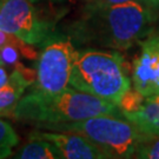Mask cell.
I'll list each match as a JSON object with an SVG mask.
<instances>
[{
    "label": "cell",
    "mask_w": 159,
    "mask_h": 159,
    "mask_svg": "<svg viewBox=\"0 0 159 159\" xmlns=\"http://www.w3.org/2000/svg\"><path fill=\"white\" fill-rule=\"evenodd\" d=\"M152 24L151 11L138 0L111 6L85 5L68 25L67 34L79 45L125 51L151 32Z\"/></svg>",
    "instance_id": "6da1fadb"
},
{
    "label": "cell",
    "mask_w": 159,
    "mask_h": 159,
    "mask_svg": "<svg viewBox=\"0 0 159 159\" xmlns=\"http://www.w3.org/2000/svg\"><path fill=\"white\" fill-rule=\"evenodd\" d=\"M100 114L123 116L113 102L91 96L68 86L58 93L31 91L24 94L14 108L13 117L35 126H48L91 118Z\"/></svg>",
    "instance_id": "7a4b0ae2"
},
{
    "label": "cell",
    "mask_w": 159,
    "mask_h": 159,
    "mask_svg": "<svg viewBox=\"0 0 159 159\" xmlns=\"http://www.w3.org/2000/svg\"><path fill=\"white\" fill-rule=\"evenodd\" d=\"M70 86L118 106L123 96L131 89V79L124 58L118 52L87 48L78 52Z\"/></svg>",
    "instance_id": "3957f363"
},
{
    "label": "cell",
    "mask_w": 159,
    "mask_h": 159,
    "mask_svg": "<svg viewBox=\"0 0 159 159\" xmlns=\"http://www.w3.org/2000/svg\"><path fill=\"white\" fill-rule=\"evenodd\" d=\"M123 116L100 114L86 119L48 126L46 130L74 132L87 137L100 148L107 159L134 157L143 133Z\"/></svg>",
    "instance_id": "277c9868"
},
{
    "label": "cell",
    "mask_w": 159,
    "mask_h": 159,
    "mask_svg": "<svg viewBox=\"0 0 159 159\" xmlns=\"http://www.w3.org/2000/svg\"><path fill=\"white\" fill-rule=\"evenodd\" d=\"M78 52L70 38L51 35L38 54L31 90L53 94L67 89Z\"/></svg>",
    "instance_id": "5b68a950"
},
{
    "label": "cell",
    "mask_w": 159,
    "mask_h": 159,
    "mask_svg": "<svg viewBox=\"0 0 159 159\" xmlns=\"http://www.w3.org/2000/svg\"><path fill=\"white\" fill-rule=\"evenodd\" d=\"M33 4L30 0H0V30L35 46L51 37L52 27Z\"/></svg>",
    "instance_id": "8992f818"
},
{
    "label": "cell",
    "mask_w": 159,
    "mask_h": 159,
    "mask_svg": "<svg viewBox=\"0 0 159 159\" xmlns=\"http://www.w3.org/2000/svg\"><path fill=\"white\" fill-rule=\"evenodd\" d=\"M133 86L143 96L159 93V34H152L140 43V50L132 67Z\"/></svg>",
    "instance_id": "52a82bcc"
},
{
    "label": "cell",
    "mask_w": 159,
    "mask_h": 159,
    "mask_svg": "<svg viewBox=\"0 0 159 159\" xmlns=\"http://www.w3.org/2000/svg\"><path fill=\"white\" fill-rule=\"evenodd\" d=\"M30 136L52 143L64 159H107V156L87 137L74 132L34 131Z\"/></svg>",
    "instance_id": "ba28073f"
},
{
    "label": "cell",
    "mask_w": 159,
    "mask_h": 159,
    "mask_svg": "<svg viewBox=\"0 0 159 159\" xmlns=\"http://www.w3.org/2000/svg\"><path fill=\"white\" fill-rule=\"evenodd\" d=\"M32 84L33 81L30 80L19 68H13L8 81L0 87V117L13 116L18 102Z\"/></svg>",
    "instance_id": "9c48e42d"
},
{
    "label": "cell",
    "mask_w": 159,
    "mask_h": 159,
    "mask_svg": "<svg viewBox=\"0 0 159 159\" xmlns=\"http://www.w3.org/2000/svg\"><path fill=\"white\" fill-rule=\"evenodd\" d=\"M143 134L159 133V93L145 97L142 105L133 112L123 113Z\"/></svg>",
    "instance_id": "30bf717a"
},
{
    "label": "cell",
    "mask_w": 159,
    "mask_h": 159,
    "mask_svg": "<svg viewBox=\"0 0 159 159\" xmlns=\"http://www.w3.org/2000/svg\"><path fill=\"white\" fill-rule=\"evenodd\" d=\"M18 159H64L61 153L52 143L39 137L30 136V142L13 153Z\"/></svg>",
    "instance_id": "8fae6325"
},
{
    "label": "cell",
    "mask_w": 159,
    "mask_h": 159,
    "mask_svg": "<svg viewBox=\"0 0 159 159\" xmlns=\"http://www.w3.org/2000/svg\"><path fill=\"white\" fill-rule=\"evenodd\" d=\"M19 143V137L12 125L0 118V159L12 156V150Z\"/></svg>",
    "instance_id": "7c38bea8"
},
{
    "label": "cell",
    "mask_w": 159,
    "mask_h": 159,
    "mask_svg": "<svg viewBox=\"0 0 159 159\" xmlns=\"http://www.w3.org/2000/svg\"><path fill=\"white\" fill-rule=\"evenodd\" d=\"M134 157L140 159H159V133L143 134L138 143Z\"/></svg>",
    "instance_id": "4fadbf2b"
},
{
    "label": "cell",
    "mask_w": 159,
    "mask_h": 159,
    "mask_svg": "<svg viewBox=\"0 0 159 159\" xmlns=\"http://www.w3.org/2000/svg\"><path fill=\"white\" fill-rule=\"evenodd\" d=\"M130 1H136V0H91L85 5L92 6H111V5H119V4H125Z\"/></svg>",
    "instance_id": "5bb4252c"
},
{
    "label": "cell",
    "mask_w": 159,
    "mask_h": 159,
    "mask_svg": "<svg viewBox=\"0 0 159 159\" xmlns=\"http://www.w3.org/2000/svg\"><path fill=\"white\" fill-rule=\"evenodd\" d=\"M8 78H10V74L7 73L5 65H0V87L8 81Z\"/></svg>",
    "instance_id": "9a60e30c"
},
{
    "label": "cell",
    "mask_w": 159,
    "mask_h": 159,
    "mask_svg": "<svg viewBox=\"0 0 159 159\" xmlns=\"http://www.w3.org/2000/svg\"><path fill=\"white\" fill-rule=\"evenodd\" d=\"M148 1H151L152 4H157V5L159 4V0H148Z\"/></svg>",
    "instance_id": "2e32d148"
},
{
    "label": "cell",
    "mask_w": 159,
    "mask_h": 159,
    "mask_svg": "<svg viewBox=\"0 0 159 159\" xmlns=\"http://www.w3.org/2000/svg\"><path fill=\"white\" fill-rule=\"evenodd\" d=\"M32 2H38V1H41V0H30ZM52 1H60V0H52Z\"/></svg>",
    "instance_id": "e0dca14e"
},
{
    "label": "cell",
    "mask_w": 159,
    "mask_h": 159,
    "mask_svg": "<svg viewBox=\"0 0 159 159\" xmlns=\"http://www.w3.org/2000/svg\"><path fill=\"white\" fill-rule=\"evenodd\" d=\"M81 1H84V2H85V4H87V2H90V1H91V0H81Z\"/></svg>",
    "instance_id": "ac0fdd59"
}]
</instances>
